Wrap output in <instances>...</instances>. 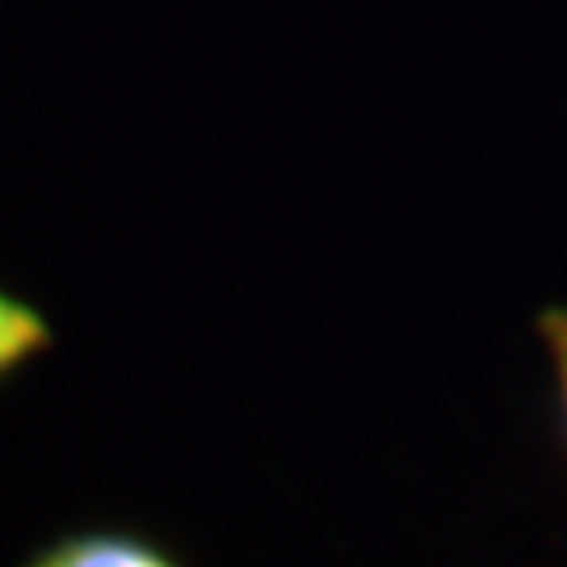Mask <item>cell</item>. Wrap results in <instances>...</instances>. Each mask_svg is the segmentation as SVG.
<instances>
[{"label": "cell", "mask_w": 567, "mask_h": 567, "mask_svg": "<svg viewBox=\"0 0 567 567\" xmlns=\"http://www.w3.org/2000/svg\"><path fill=\"white\" fill-rule=\"evenodd\" d=\"M21 567H185L173 550L131 529H72L25 555Z\"/></svg>", "instance_id": "6da1fadb"}, {"label": "cell", "mask_w": 567, "mask_h": 567, "mask_svg": "<svg viewBox=\"0 0 567 567\" xmlns=\"http://www.w3.org/2000/svg\"><path fill=\"white\" fill-rule=\"evenodd\" d=\"M55 349V324L34 299L0 282V391Z\"/></svg>", "instance_id": "7a4b0ae2"}, {"label": "cell", "mask_w": 567, "mask_h": 567, "mask_svg": "<svg viewBox=\"0 0 567 567\" xmlns=\"http://www.w3.org/2000/svg\"><path fill=\"white\" fill-rule=\"evenodd\" d=\"M534 332L550 358V379H555V404H559V429L567 442V303H550L538 311Z\"/></svg>", "instance_id": "3957f363"}]
</instances>
